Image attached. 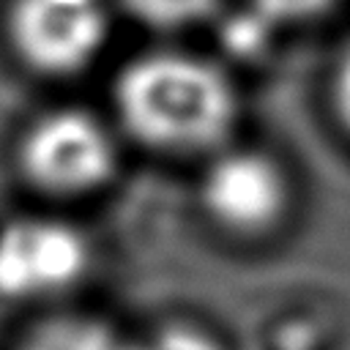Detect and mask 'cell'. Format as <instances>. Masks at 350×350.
Segmentation results:
<instances>
[{
	"label": "cell",
	"instance_id": "1",
	"mask_svg": "<svg viewBox=\"0 0 350 350\" xmlns=\"http://www.w3.org/2000/svg\"><path fill=\"white\" fill-rule=\"evenodd\" d=\"M115 109L139 145L197 156L224 148L238 120V96L227 74L197 55L148 52L118 74Z\"/></svg>",
	"mask_w": 350,
	"mask_h": 350
},
{
	"label": "cell",
	"instance_id": "2",
	"mask_svg": "<svg viewBox=\"0 0 350 350\" xmlns=\"http://www.w3.org/2000/svg\"><path fill=\"white\" fill-rule=\"evenodd\" d=\"M19 170L52 197H85L104 189L118 170L112 131L88 109L60 107L38 115L19 139Z\"/></svg>",
	"mask_w": 350,
	"mask_h": 350
},
{
	"label": "cell",
	"instance_id": "3",
	"mask_svg": "<svg viewBox=\"0 0 350 350\" xmlns=\"http://www.w3.org/2000/svg\"><path fill=\"white\" fill-rule=\"evenodd\" d=\"M5 33L36 74L68 77L93 63L109 36L107 0H11Z\"/></svg>",
	"mask_w": 350,
	"mask_h": 350
},
{
	"label": "cell",
	"instance_id": "4",
	"mask_svg": "<svg viewBox=\"0 0 350 350\" xmlns=\"http://www.w3.org/2000/svg\"><path fill=\"white\" fill-rule=\"evenodd\" d=\"M88 265L90 246L68 221L22 216L0 227V295L8 306L68 293Z\"/></svg>",
	"mask_w": 350,
	"mask_h": 350
},
{
	"label": "cell",
	"instance_id": "5",
	"mask_svg": "<svg viewBox=\"0 0 350 350\" xmlns=\"http://www.w3.org/2000/svg\"><path fill=\"white\" fill-rule=\"evenodd\" d=\"M200 202L208 219L238 238L271 232L290 208V183L268 153L235 148L216 150L202 172Z\"/></svg>",
	"mask_w": 350,
	"mask_h": 350
},
{
	"label": "cell",
	"instance_id": "6",
	"mask_svg": "<svg viewBox=\"0 0 350 350\" xmlns=\"http://www.w3.org/2000/svg\"><path fill=\"white\" fill-rule=\"evenodd\" d=\"M16 350H134L118 328L88 314H57L33 325Z\"/></svg>",
	"mask_w": 350,
	"mask_h": 350
},
{
	"label": "cell",
	"instance_id": "7",
	"mask_svg": "<svg viewBox=\"0 0 350 350\" xmlns=\"http://www.w3.org/2000/svg\"><path fill=\"white\" fill-rule=\"evenodd\" d=\"M120 3L139 22L161 30H175L202 22L219 5V0H120Z\"/></svg>",
	"mask_w": 350,
	"mask_h": 350
},
{
	"label": "cell",
	"instance_id": "8",
	"mask_svg": "<svg viewBox=\"0 0 350 350\" xmlns=\"http://www.w3.org/2000/svg\"><path fill=\"white\" fill-rule=\"evenodd\" d=\"M134 350H221V345L202 328L167 325L145 339H134Z\"/></svg>",
	"mask_w": 350,
	"mask_h": 350
},
{
	"label": "cell",
	"instance_id": "9",
	"mask_svg": "<svg viewBox=\"0 0 350 350\" xmlns=\"http://www.w3.org/2000/svg\"><path fill=\"white\" fill-rule=\"evenodd\" d=\"M265 25H301L325 14L334 0H252Z\"/></svg>",
	"mask_w": 350,
	"mask_h": 350
},
{
	"label": "cell",
	"instance_id": "10",
	"mask_svg": "<svg viewBox=\"0 0 350 350\" xmlns=\"http://www.w3.org/2000/svg\"><path fill=\"white\" fill-rule=\"evenodd\" d=\"M334 109L350 134V46L342 52L339 66L334 71Z\"/></svg>",
	"mask_w": 350,
	"mask_h": 350
},
{
	"label": "cell",
	"instance_id": "11",
	"mask_svg": "<svg viewBox=\"0 0 350 350\" xmlns=\"http://www.w3.org/2000/svg\"><path fill=\"white\" fill-rule=\"evenodd\" d=\"M5 309H8V304H5L3 295H0V323H3V317H5Z\"/></svg>",
	"mask_w": 350,
	"mask_h": 350
}]
</instances>
